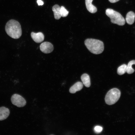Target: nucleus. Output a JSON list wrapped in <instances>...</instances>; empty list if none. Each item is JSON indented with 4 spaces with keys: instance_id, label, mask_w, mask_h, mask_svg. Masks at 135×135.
I'll return each instance as SVG.
<instances>
[{
    "instance_id": "nucleus-1",
    "label": "nucleus",
    "mask_w": 135,
    "mask_h": 135,
    "mask_svg": "<svg viewBox=\"0 0 135 135\" xmlns=\"http://www.w3.org/2000/svg\"><path fill=\"white\" fill-rule=\"evenodd\" d=\"M5 29L7 34L13 38H18L22 34L20 25L15 20H11L8 21L6 24Z\"/></svg>"
},
{
    "instance_id": "nucleus-2",
    "label": "nucleus",
    "mask_w": 135,
    "mask_h": 135,
    "mask_svg": "<svg viewBox=\"0 0 135 135\" xmlns=\"http://www.w3.org/2000/svg\"><path fill=\"white\" fill-rule=\"evenodd\" d=\"M84 44L90 51L94 54H100L104 50V43L99 40L87 39L84 41Z\"/></svg>"
},
{
    "instance_id": "nucleus-3",
    "label": "nucleus",
    "mask_w": 135,
    "mask_h": 135,
    "mask_svg": "<svg viewBox=\"0 0 135 135\" xmlns=\"http://www.w3.org/2000/svg\"><path fill=\"white\" fill-rule=\"evenodd\" d=\"M106 13L110 19L112 23L119 26H123L125 24V20L119 12L112 9L108 8L106 10Z\"/></svg>"
},
{
    "instance_id": "nucleus-4",
    "label": "nucleus",
    "mask_w": 135,
    "mask_h": 135,
    "mask_svg": "<svg viewBox=\"0 0 135 135\" xmlns=\"http://www.w3.org/2000/svg\"><path fill=\"white\" fill-rule=\"evenodd\" d=\"M121 93L120 90L114 88L109 90L106 94L105 98L106 103L109 105L116 103L119 99Z\"/></svg>"
},
{
    "instance_id": "nucleus-5",
    "label": "nucleus",
    "mask_w": 135,
    "mask_h": 135,
    "mask_svg": "<svg viewBox=\"0 0 135 135\" xmlns=\"http://www.w3.org/2000/svg\"><path fill=\"white\" fill-rule=\"evenodd\" d=\"M11 100L13 104L18 107H23L26 104V101L24 98L21 96L17 94L12 95Z\"/></svg>"
},
{
    "instance_id": "nucleus-6",
    "label": "nucleus",
    "mask_w": 135,
    "mask_h": 135,
    "mask_svg": "<svg viewBox=\"0 0 135 135\" xmlns=\"http://www.w3.org/2000/svg\"><path fill=\"white\" fill-rule=\"evenodd\" d=\"M41 51L47 54L52 52L54 50L53 45L48 42H44L42 43L40 46Z\"/></svg>"
},
{
    "instance_id": "nucleus-7",
    "label": "nucleus",
    "mask_w": 135,
    "mask_h": 135,
    "mask_svg": "<svg viewBox=\"0 0 135 135\" xmlns=\"http://www.w3.org/2000/svg\"><path fill=\"white\" fill-rule=\"evenodd\" d=\"M31 36L33 40L37 43L42 42L44 39V35L41 32L35 33L32 32L31 34Z\"/></svg>"
},
{
    "instance_id": "nucleus-8",
    "label": "nucleus",
    "mask_w": 135,
    "mask_h": 135,
    "mask_svg": "<svg viewBox=\"0 0 135 135\" xmlns=\"http://www.w3.org/2000/svg\"><path fill=\"white\" fill-rule=\"evenodd\" d=\"M10 114L9 109L5 107L0 108V120H2L6 119Z\"/></svg>"
},
{
    "instance_id": "nucleus-9",
    "label": "nucleus",
    "mask_w": 135,
    "mask_h": 135,
    "mask_svg": "<svg viewBox=\"0 0 135 135\" xmlns=\"http://www.w3.org/2000/svg\"><path fill=\"white\" fill-rule=\"evenodd\" d=\"M83 87V84L81 82H78L76 83L70 88L69 92L72 94L81 90Z\"/></svg>"
},
{
    "instance_id": "nucleus-10",
    "label": "nucleus",
    "mask_w": 135,
    "mask_h": 135,
    "mask_svg": "<svg viewBox=\"0 0 135 135\" xmlns=\"http://www.w3.org/2000/svg\"><path fill=\"white\" fill-rule=\"evenodd\" d=\"M93 0H85V4L88 10L92 13L96 12L97 11L96 7L92 4Z\"/></svg>"
},
{
    "instance_id": "nucleus-11",
    "label": "nucleus",
    "mask_w": 135,
    "mask_h": 135,
    "mask_svg": "<svg viewBox=\"0 0 135 135\" xmlns=\"http://www.w3.org/2000/svg\"><path fill=\"white\" fill-rule=\"evenodd\" d=\"M135 14L132 11L128 12L126 16V20L127 23L129 24H132L134 22Z\"/></svg>"
},
{
    "instance_id": "nucleus-12",
    "label": "nucleus",
    "mask_w": 135,
    "mask_h": 135,
    "mask_svg": "<svg viewBox=\"0 0 135 135\" xmlns=\"http://www.w3.org/2000/svg\"><path fill=\"white\" fill-rule=\"evenodd\" d=\"M52 10L54 12V18L56 19L59 20L61 17L60 7L58 4L54 5L52 7Z\"/></svg>"
},
{
    "instance_id": "nucleus-13",
    "label": "nucleus",
    "mask_w": 135,
    "mask_h": 135,
    "mask_svg": "<svg viewBox=\"0 0 135 135\" xmlns=\"http://www.w3.org/2000/svg\"><path fill=\"white\" fill-rule=\"evenodd\" d=\"M81 79L84 85L87 87H89L90 85V80L89 76L86 74H82Z\"/></svg>"
},
{
    "instance_id": "nucleus-14",
    "label": "nucleus",
    "mask_w": 135,
    "mask_h": 135,
    "mask_svg": "<svg viewBox=\"0 0 135 135\" xmlns=\"http://www.w3.org/2000/svg\"><path fill=\"white\" fill-rule=\"evenodd\" d=\"M134 64H135V60H131L128 62L126 70V72L128 74H132L134 72V70L132 67V65Z\"/></svg>"
},
{
    "instance_id": "nucleus-15",
    "label": "nucleus",
    "mask_w": 135,
    "mask_h": 135,
    "mask_svg": "<svg viewBox=\"0 0 135 135\" xmlns=\"http://www.w3.org/2000/svg\"><path fill=\"white\" fill-rule=\"evenodd\" d=\"M127 66L124 64L120 66L117 69V73L119 75H122L126 72Z\"/></svg>"
},
{
    "instance_id": "nucleus-16",
    "label": "nucleus",
    "mask_w": 135,
    "mask_h": 135,
    "mask_svg": "<svg viewBox=\"0 0 135 135\" xmlns=\"http://www.w3.org/2000/svg\"><path fill=\"white\" fill-rule=\"evenodd\" d=\"M60 12L61 16L62 17L66 16L68 14V12L63 6L60 7Z\"/></svg>"
},
{
    "instance_id": "nucleus-17",
    "label": "nucleus",
    "mask_w": 135,
    "mask_h": 135,
    "mask_svg": "<svg viewBox=\"0 0 135 135\" xmlns=\"http://www.w3.org/2000/svg\"><path fill=\"white\" fill-rule=\"evenodd\" d=\"M102 128L99 126H96L94 128V130L95 132L97 133H100L102 130Z\"/></svg>"
},
{
    "instance_id": "nucleus-18",
    "label": "nucleus",
    "mask_w": 135,
    "mask_h": 135,
    "mask_svg": "<svg viewBox=\"0 0 135 135\" xmlns=\"http://www.w3.org/2000/svg\"><path fill=\"white\" fill-rule=\"evenodd\" d=\"M37 2L39 6L42 5L44 4L43 2L41 0H38Z\"/></svg>"
},
{
    "instance_id": "nucleus-19",
    "label": "nucleus",
    "mask_w": 135,
    "mask_h": 135,
    "mask_svg": "<svg viewBox=\"0 0 135 135\" xmlns=\"http://www.w3.org/2000/svg\"><path fill=\"white\" fill-rule=\"evenodd\" d=\"M111 3H114L120 0H108Z\"/></svg>"
}]
</instances>
